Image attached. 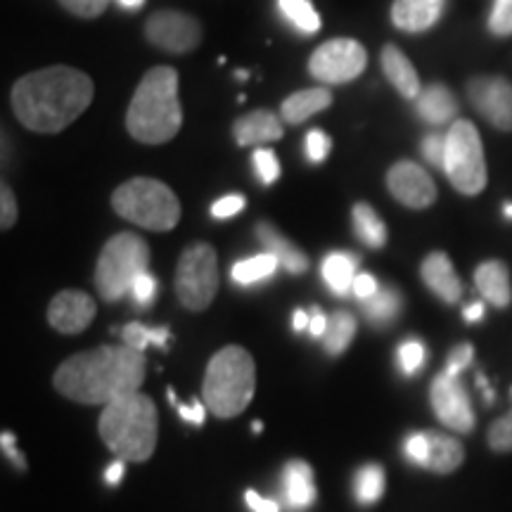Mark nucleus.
Returning a JSON list of instances; mask_svg holds the SVG:
<instances>
[{"instance_id": "26", "label": "nucleus", "mask_w": 512, "mask_h": 512, "mask_svg": "<svg viewBox=\"0 0 512 512\" xmlns=\"http://www.w3.org/2000/svg\"><path fill=\"white\" fill-rule=\"evenodd\" d=\"M403 309V297L396 287H380L373 297L361 302V311L370 325L387 328L392 325Z\"/></svg>"}, {"instance_id": "37", "label": "nucleus", "mask_w": 512, "mask_h": 512, "mask_svg": "<svg viewBox=\"0 0 512 512\" xmlns=\"http://www.w3.org/2000/svg\"><path fill=\"white\" fill-rule=\"evenodd\" d=\"M489 446L496 453L512 451V411H508L503 418H498L494 425L489 427Z\"/></svg>"}, {"instance_id": "20", "label": "nucleus", "mask_w": 512, "mask_h": 512, "mask_svg": "<svg viewBox=\"0 0 512 512\" xmlns=\"http://www.w3.org/2000/svg\"><path fill=\"white\" fill-rule=\"evenodd\" d=\"M415 112L430 126H446L448 121L456 119L458 100L444 83H432V86L422 88V93L415 98Z\"/></svg>"}, {"instance_id": "52", "label": "nucleus", "mask_w": 512, "mask_h": 512, "mask_svg": "<svg viewBox=\"0 0 512 512\" xmlns=\"http://www.w3.org/2000/svg\"><path fill=\"white\" fill-rule=\"evenodd\" d=\"M484 313H486V309H484L482 302H472L470 306H465L463 316H465L467 323H477V320L484 318Z\"/></svg>"}, {"instance_id": "22", "label": "nucleus", "mask_w": 512, "mask_h": 512, "mask_svg": "<svg viewBox=\"0 0 512 512\" xmlns=\"http://www.w3.org/2000/svg\"><path fill=\"white\" fill-rule=\"evenodd\" d=\"M475 285L482 297L489 304L505 309L512 302V285H510V271L503 261H484L475 271Z\"/></svg>"}, {"instance_id": "21", "label": "nucleus", "mask_w": 512, "mask_h": 512, "mask_svg": "<svg viewBox=\"0 0 512 512\" xmlns=\"http://www.w3.org/2000/svg\"><path fill=\"white\" fill-rule=\"evenodd\" d=\"M382 72L406 100H415L422 93L420 76L415 72L413 62L408 60V57L403 55V50L396 48L394 43L382 48Z\"/></svg>"}, {"instance_id": "10", "label": "nucleus", "mask_w": 512, "mask_h": 512, "mask_svg": "<svg viewBox=\"0 0 512 512\" xmlns=\"http://www.w3.org/2000/svg\"><path fill=\"white\" fill-rule=\"evenodd\" d=\"M368 53L354 38H332L309 60L313 79L323 83H349L366 72Z\"/></svg>"}, {"instance_id": "13", "label": "nucleus", "mask_w": 512, "mask_h": 512, "mask_svg": "<svg viewBox=\"0 0 512 512\" xmlns=\"http://www.w3.org/2000/svg\"><path fill=\"white\" fill-rule=\"evenodd\" d=\"M467 98L498 131L512 133V83L503 76H472Z\"/></svg>"}, {"instance_id": "46", "label": "nucleus", "mask_w": 512, "mask_h": 512, "mask_svg": "<svg viewBox=\"0 0 512 512\" xmlns=\"http://www.w3.org/2000/svg\"><path fill=\"white\" fill-rule=\"evenodd\" d=\"M380 290V285H377V280H375V275H370V273H358L356 275V280H354V292L356 294V299H361V302H366V299H370L373 297V294Z\"/></svg>"}, {"instance_id": "35", "label": "nucleus", "mask_w": 512, "mask_h": 512, "mask_svg": "<svg viewBox=\"0 0 512 512\" xmlns=\"http://www.w3.org/2000/svg\"><path fill=\"white\" fill-rule=\"evenodd\" d=\"M489 31L498 38L512 36V0H494L489 15Z\"/></svg>"}, {"instance_id": "19", "label": "nucleus", "mask_w": 512, "mask_h": 512, "mask_svg": "<svg viewBox=\"0 0 512 512\" xmlns=\"http://www.w3.org/2000/svg\"><path fill=\"white\" fill-rule=\"evenodd\" d=\"M283 117L271 110H256L240 117L233 124L235 143L242 147H259L266 143H275L283 138Z\"/></svg>"}, {"instance_id": "56", "label": "nucleus", "mask_w": 512, "mask_h": 512, "mask_svg": "<svg viewBox=\"0 0 512 512\" xmlns=\"http://www.w3.org/2000/svg\"><path fill=\"white\" fill-rule=\"evenodd\" d=\"M247 76H249V74L245 72V69H240V72H238V79H240V81H247Z\"/></svg>"}, {"instance_id": "12", "label": "nucleus", "mask_w": 512, "mask_h": 512, "mask_svg": "<svg viewBox=\"0 0 512 512\" xmlns=\"http://www.w3.org/2000/svg\"><path fill=\"white\" fill-rule=\"evenodd\" d=\"M430 401L439 422H444L448 430L467 434L475 430V411H472L467 389L460 384V377L441 373L434 377L430 389Z\"/></svg>"}, {"instance_id": "42", "label": "nucleus", "mask_w": 512, "mask_h": 512, "mask_svg": "<svg viewBox=\"0 0 512 512\" xmlns=\"http://www.w3.org/2000/svg\"><path fill=\"white\" fill-rule=\"evenodd\" d=\"M60 3H62V8L74 12L76 17L93 19V17H100L102 12H105L110 0H60Z\"/></svg>"}, {"instance_id": "47", "label": "nucleus", "mask_w": 512, "mask_h": 512, "mask_svg": "<svg viewBox=\"0 0 512 512\" xmlns=\"http://www.w3.org/2000/svg\"><path fill=\"white\" fill-rule=\"evenodd\" d=\"M178 415H181L185 422H190V425L202 427L207 408H204V403L200 399H192L190 406H178Z\"/></svg>"}, {"instance_id": "5", "label": "nucleus", "mask_w": 512, "mask_h": 512, "mask_svg": "<svg viewBox=\"0 0 512 512\" xmlns=\"http://www.w3.org/2000/svg\"><path fill=\"white\" fill-rule=\"evenodd\" d=\"M256 366L242 347H226L209 361L204 373V403L216 418H235L254 399Z\"/></svg>"}, {"instance_id": "27", "label": "nucleus", "mask_w": 512, "mask_h": 512, "mask_svg": "<svg viewBox=\"0 0 512 512\" xmlns=\"http://www.w3.org/2000/svg\"><path fill=\"white\" fill-rule=\"evenodd\" d=\"M430 437V465L427 470L437 472V475H448V472L458 470L465 460V448L456 437H448L441 432H427Z\"/></svg>"}, {"instance_id": "4", "label": "nucleus", "mask_w": 512, "mask_h": 512, "mask_svg": "<svg viewBox=\"0 0 512 512\" xmlns=\"http://www.w3.org/2000/svg\"><path fill=\"white\" fill-rule=\"evenodd\" d=\"M98 430L114 456L126 463H145L157 448L159 418L155 401L136 392L107 403Z\"/></svg>"}, {"instance_id": "6", "label": "nucleus", "mask_w": 512, "mask_h": 512, "mask_svg": "<svg viewBox=\"0 0 512 512\" xmlns=\"http://www.w3.org/2000/svg\"><path fill=\"white\" fill-rule=\"evenodd\" d=\"M112 207L121 219L157 233L176 228L181 221V202L174 190L155 178H131L121 183L112 195Z\"/></svg>"}, {"instance_id": "32", "label": "nucleus", "mask_w": 512, "mask_h": 512, "mask_svg": "<svg viewBox=\"0 0 512 512\" xmlns=\"http://www.w3.org/2000/svg\"><path fill=\"white\" fill-rule=\"evenodd\" d=\"M278 8L287 22L302 34H316L320 29V17L309 0H278Z\"/></svg>"}, {"instance_id": "55", "label": "nucleus", "mask_w": 512, "mask_h": 512, "mask_svg": "<svg viewBox=\"0 0 512 512\" xmlns=\"http://www.w3.org/2000/svg\"><path fill=\"white\" fill-rule=\"evenodd\" d=\"M503 214H505V219H510V221H512V202L505 204V207H503Z\"/></svg>"}, {"instance_id": "51", "label": "nucleus", "mask_w": 512, "mask_h": 512, "mask_svg": "<svg viewBox=\"0 0 512 512\" xmlns=\"http://www.w3.org/2000/svg\"><path fill=\"white\" fill-rule=\"evenodd\" d=\"M124 475H126V460L119 458V460H114V463L105 470V482L110 486H117V484H121Z\"/></svg>"}, {"instance_id": "18", "label": "nucleus", "mask_w": 512, "mask_h": 512, "mask_svg": "<svg viewBox=\"0 0 512 512\" xmlns=\"http://www.w3.org/2000/svg\"><path fill=\"white\" fill-rule=\"evenodd\" d=\"M422 283L437 294L444 304H456L463 297V283H460L453 261L444 252H432L422 261L420 268Z\"/></svg>"}, {"instance_id": "29", "label": "nucleus", "mask_w": 512, "mask_h": 512, "mask_svg": "<svg viewBox=\"0 0 512 512\" xmlns=\"http://www.w3.org/2000/svg\"><path fill=\"white\" fill-rule=\"evenodd\" d=\"M351 219H354V230L363 245L373 249L384 247V242H387V228H384L382 219L370 204L358 202L354 211H351Z\"/></svg>"}, {"instance_id": "45", "label": "nucleus", "mask_w": 512, "mask_h": 512, "mask_svg": "<svg viewBox=\"0 0 512 512\" xmlns=\"http://www.w3.org/2000/svg\"><path fill=\"white\" fill-rule=\"evenodd\" d=\"M0 200H3V216H0V226H3V230H8L15 226V221H17V200H15V192H12L5 183H3V190H0Z\"/></svg>"}, {"instance_id": "34", "label": "nucleus", "mask_w": 512, "mask_h": 512, "mask_svg": "<svg viewBox=\"0 0 512 512\" xmlns=\"http://www.w3.org/2000/svg\"><path fill=\"white\" fill-rule=\"evenodd\" d=\"M427 349L425 344L418 342V339H406V342L399 344L396 349V363H399L403 375H415L418 370L425 366Z\"/></svg>"}, {"instance_id": "48", "label": "nucleus", "mask_w": 512, "mask_h": 512, "mask_svg": "<svg viewBox=\"0 0 512 512\" xmlns=\"http://www.w3.org/2000/svg\"><path fill=\"white\" fill-rule=\"evenodd\" d=\"M245 501H247L249 510H252V512H280L278 503L271 501V498L259 496V494H256V491H252V489H249L247 494H245Z\"/></svg>"}, {"instance_id": "40", "label": "nucleus", "mask_w": 512, "mask_h": 512, "mask_svg": "<svg viewBox=\"0 0 512 512\" xmlns=\"http://www.w3.org/2000/svg\"><path fill=\"white\" fill-rule=\"evenodd\" d=\"M422 157L427 159L437 169H444V155H446V136L441 133H427L420 143Z\"/></svg>"}, {"instance_id": "16", "label": "nucleus", "mask_w": 512, "mask_h": 512, "mask_svg": "<svg viewBox=\"0 0 512 512\" xmlns=\"http://www.w3.org/2000/svg\"><path fill=\"white\" fill-rule=\"evenodd\" d=\"M280 494L290 510L304 512L316 503V479L306 460H290L280 472Z\"/></svg>"}, {"instance_id": "38", "label": "nucleus", "mask_w": 512, "mask_h": 512, "mask_svg": "<svg viewBox=\"0 0 512 512\" xmlns=\"http://www.w3.org/2000/svg\"><path fill=\"white\" fill-rule=\"evenodd\" d=\"M330 147H332V140L325 136V131H320V128H311V131L306 133L304 150H306V159H309V162H313V164L325 162L330 155Z\"/></svg>"}, {"instance_id": "1", "label": "nucleus", "mask_w": 512, "mask_h": 512, "mask_svg": "<svg viewBox=\"0 0 512 512\" xmlns=\"http://www.w3.org/2000/svg\"><path fill=\"white\" fill-rule=\"evenodd\" d=\"M143 382L145 358L126 344H105L67 358L53 377L55 389L64 399L86 406H107L136 394Z\"/></svg>"}, {"instance_id": "14", "label": "nucleus", "mask_w": 512, "mask_h": 512, "mask_svg": "<svg viewBox=\"0 0 512 512\" xmlns=\"http://www.w3.org/2000/svg\"><path fill=\"white\" fill-rule=\"evenodd\" d=\"M387 188L396 202L408 209H427L437 202V185L415 162H396L387 174Z\"/></svg>"}, {"instance_id": "43", "label": "nucleus", "mask_w": 512, "mask_h": 512, "mask_svg": "<svg viewBox=\"0 0 512 512\" xmlns=\"http://www.w3.org/2000/svg\"><path fill=\"white\" fill-rule=\"evenodd\" d=\"M245 204L247 202L242 195H226L211 204V216H214V219H230V216L240 214V211L245 209Z\"/></svg>"}, {"instance_id": "33", "label": "nucleus", "mask_w": 512, "mask_h": 512, "mask_svg": "<svg viewBox=\"0 0 512 512\" xmlns=\"http://www.w3.org/2000/svg\"><path fill=\"white\" fill-rule=\"evenodd\" d=\"M169 328H145L140 323H128L124 330H121V339H124L126 347L140 351L145 354V349L150 344H155L159 349L169 347Z\"/></svg>"}, {"instance_id": "23", "label": "nucleus", "mask_w": 512, "mask_h": 512, "mask_svg": "<svg viewBox=\"0 0 512 512\" xmlns=\"http://www.w3.org/2000/svg\"><path fill=\"white\" fill-rule=\"evenodd\" d=\"M256 238H259L261 245L266 247V252L278 256L280 266H283L287 273L302 275L309 271V256H306L297 245H292L290 240L283 238L271 223H259V226H256Z\"/></svg>"}, {"instance_id": "11", "label": "nucleus", "mask_w": 512, "mask_h": 512, "mask_svg": "<svg viewBox=\"0 0 512 512\" xmlns=\"http://www.w3.org/2000/svg\"><path fill=\"white\" fill-rule=\"evenodd\" d=\"M145 36L152 46L164 53H190L200 46L202 27L192 15L178 10H162L147 17Z\"/></svg>"}, {"instance_id": "31", "label": "nucleus", "mask_w": 512, "mask_h": 512, "mask_svg": "<svg viewBox=\"0 0 512 512\" xmlns=\"http://www.w3.org/2000/svg\"><path fill=\"white\" fill-rule=\"evenodd\" d=\"M384 494V470L380 465L368 463L358 467L354 475V498L361 505H373Z\"/></svg>"}, {"instance_id": "50", "label": "nucleus", "mask_w": 512, "mask_h": 512, "mask_svg": "<svg viewBox=\"0 0 512 512\" xmlns=\"http://www.w3.org/2000/svg\"><path fill=\"white\" fill-rule=\"evenodd\" d=\"M328 316H325L323 311L320 309H313V313H311V323H309V332H311V337H320L323 339L325 337V330H328Z\"/></svg>"}, {"instance_id": "39", "label": "nucleus", "mask_w": 512, "mask_h": 512, "mask_svg": "<svg viewBox=\"0 0 512 512\" xmlns=\"http://www.w3.org/2000/svg\"><path fill=\"white\" fill-rule=\"evenodd\" d=\"M403 451H406V458L411 460V463L420 467L430 465L432 446H430V437H427V432L411 434V437L406 439V444H403Z\"/></svg>"}, {"instance_id": "28", "label": "nucleus", "mask_w": 512, "mask_h": 512, "mask_svg": "<svg viewBox=\"0 0 512 512\" xmlns=\"http://www.w3.org/2000/svg\"><path fill=\"white\" fill-rule=\"evenodd\" d=\"M278 268H280L278 256L271 252H264V254H254V256H247V259L238 261V264L233 266V271H230V275H233V280L238 285L249 287L256 283H264V280L275 275Z\"/></svg>"}, {"instance_id": "15", "label": "nucleus", "mask_w": 512, "mask_h": 512, "mask_svg": "<svg viewBox=\"0 0 512 512\" xmlns=\"http://www.w3.org/2000/svg\"><path fill=\"white\" fill-rule=\"evenodd\" d=\"M98 306L86 292L64 290L48 306V323L62 335H79L93 323Z\"/></svg>"}, {"instance_id": "53", "label": "nucleus", "mask_w": 512, "mask_h": 512, "mask_svg": "<svg viewBox=\"0 0 512 512\" xmlns=\"http://www.w3.org/2000/svg\"><path fill=\"white\" fill-rule=\"evenodd\" d=\"M309 323H311V316L306 311L297 309V311L292 313V328L297 330V332H302V330L309 328Z\"/></svg>"}, {"instance_id": "25", "label": "nucleus", "mask_w": 512, "mask_h": 512, "mask_svg": "<svg viewBox=\"0 0 512 512\" xmlns=\"http://www.w3.org/2000/svg\"><path fill=\"white\" fill-rule=\"evenodd\" d=\"M332 105V93L328 88H309V91H299V93H292L290 98L283 102V107H280V117L287 124L297 126V124H304L306 119H311L313 114L323 112L325 107Z\"/></svg>"}, {"instance_id": "8", "label": "nucleus", "mask_w": 512, "mask_h": 512, "mask_svg": "<svg viewBox=\"0 0 512 512\" xmlns=\"http://www.w3.org/2000/svg\"><path fill=\"white\" fill-rule=\"evenodd\" d=\"M448 181L460 195H479L486 188V159L477 126L467 119H456L446 131L444 169Z\"/></svg>"}, {"instance_id": "49", "label": "nucleus", "mask_w": 512, "mask_h": 512, "mask_svg": "<svg viewBox=\"0 0 512 512\" xmlns=\"http://www.w3.org/2000/svg\"><path fill=\"white\" fill-rule=\"evenodd\" d=\"M0 444H3L5 456H8L12 463L17 465V470H27V460H24L22 453H19L17 448H15V434L3 432V437H0Z\"/></svg>"}, {"instance_id": "30", "label": "nucleus", "mask_w": 512, "mask_h": 512, "mask_svg": "<svg viewBox=\"0 0 512 512\" xmlns=\"http://www.w3.org/2000/svg\"><path fill=\"white\" fill-rule=\"evenodd\" d=\"M356 335V318L347 311L332 313L328 320V330H325L323 337V349L328 351L330 356H339L349 349V344L354 342Z\"/></svg>"}, {"instance_id": "36", "label": "nucleus", "mask_w": 512, "mask_h": 512, "mask_svg": "<svg viewBox=\"0 0 512 512\" xmlns=\"http://www.w3.org/2000/svg\"><path fill=\"white\" fill-rule=\"evenodd\" d=\"M252 162H254L256 176L261 178V183L264 185H273L280 178V162L271 150H264V147L254 150Z\"/></svg>"}, {"instance_id": "54", "label": "nucleus", "mask_w": 512, "mask_h": 512, "mask_svg": "<svg viewBox=\"0 0 512 512\" xmlns=\"http://www.w3.org/2000/svg\"><path fill=\"white\" fill-rule=\"evenodd\" d=\"M119 5L126 10H138V8H143L145 0H119Z\"/></svg>"}, {"instance_id": "17", "label": "nucleus", "mask_w": 512, "mask_h": 512, "mask_svg": "<svg viewBox=\"0 0 512 512\" xmlns=\"http://www.w3.org/2000/svg\"><path fill=\"white\" fill-rule=\"evenodd\" d=\"M448 0H394L392 22L406 34L430 31L444 15Z\"/></svg>"}, {"instance_id": "2", "label": "nucleus", "mask_w": 512, "mask_h": 512, "mask_svg": "<svg viewBox=\"0 0 512 512\" xmlns=\"http://www.w3.org/2000/svg\"><path fill=\"white\" fill-rule=\"evenodd\" d=\"M93 81L74 67H48L22 76L12 88V110L29 131L60 133L93 102Z\"/></svg>"}, {"instance_id": "9", "label": "nucleus", "mask_w": 512, "mask_h": 512, "mask_svg": "<svg viewBox=\"0 0 512 512\" xmlns=\"http://www.w3.org/2000/svg\"><path fill=\"white\" fill-rule=\"evenodd\" d=\"M219 292V259L207 242H195L176 266V297L188 311H207Z\"/></svg>"}, {"instance_id": "7", "label": "nucleus", "mask_w": 512, "mask_h": 512, "mask_svg": "<svg viewBox=\"0 0 512 512\" xmlns=\"http://www.w3.org/2000/svg\"><path fill=\"white\" fill-rule=\"evenodd\" d=\"M150 266V247L136 233H119L102 247L95 266V287L105 302H119L131 292L138 275Z\"/></svg>"}, {"instance_id": "3", "label": "nucleus", "mask_w": 512, "mask_h": 512, "mask_svg": "<svg viewBox=\"0 0 512 512\" xmlns=\"http://www.w3.org/2000/svg\"><path fill=\"white\" fill-rule=\"evenodd\" d=\"M183 107L178 100L174 67H155L143 76L126 112V128L138 143L162 145L181 131Z\"/></svg>"}, {"instance_id": "44", "label": "nucleus", "mask_w": 512, "mask_h": 512, "mask_svg": "<svg viewBox=\"0 0 512 512\" xmlns=\"http://www.w3.org/2000/svg\"><path fill=\"white\" fill-rule=\"evenodd\" d=\"M472 356H475V349H472V344H460L451 351V356H448V363H446V370L444 373L453 375V377H460V373L470 366Z\"/></svg>"}, {"instance_id": "24", "label": "nucleus", "mask_w": 512, "mask_h": 512, "mask_svg": "<svg viewBox=\"0 0 512 512\" xmlns=\"http://www.w3.org/2000/svg\"><path fill=\"white\" fill-rule=\"evenodd\" d=\"M356 268H358V256L349 252H332L323 259L320 273H323L325 285L332 294L337 297H347L354 290L356 280Z\"/></svg>"}, {"instance_id": "41", "label": "nucleus", "mask_w": 512, "mask_h": 512, "mask_svg": "<svg viewBox=\"0 0 512 512\" xmlns=\"http://www.w3.org/2000/svg\"><path fill=\"white\" fill-rule=\"evenodd\" d=\"M131 297H133V302H136L138 306H150L152 302H155V297H157V280H155V275H152L150 271H145L143 275H138V280L131 287Z\"/></svg>"}]
</instances>
